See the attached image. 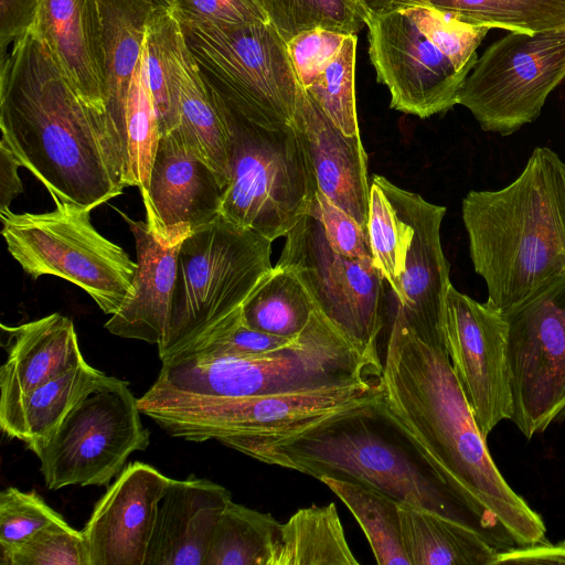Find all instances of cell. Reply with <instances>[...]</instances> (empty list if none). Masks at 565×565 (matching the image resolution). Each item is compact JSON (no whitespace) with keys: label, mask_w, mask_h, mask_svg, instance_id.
Wrapping results in <instances>:
<instances>
[{"label":"cell","mask_w":565,"mask_h":565,"mask_svg":"<svg viewBox=\"0 0 565 565\" xmlns=\"http://www.w3.org/2000/svg\"><path fill=\"white\" fill-rule=\"evenodd\" d=\"M312 207L330 246L337 253L351 258L373 260L367 231L352 216L319 191Z\"/></svg>","instance_id":"obj_42"},{"label":"cell","mask_w":565,"mask_h":565,"mask_svg":"<svg viewBox=\"0 0 565 565\" xmlns=\"http://www.w3.org/2000/svg\"><path fill=\"white\" fill-rule=\"evenodd\" d=\"M268 21L288 43L299 33L323 28L355 34L365 26L359 0H258Z\"/></svg>","instance_id":"obj_36"},{"label":"cell","mask_w":565,"mask_h":565,"mask_svg":"<svg viewBox=\"0 0 565 565\" xmlns=\"http://www.w3.org/2000/svg\"><path fill=\"white\" fill-rule=\"evenodd\" d=\"M140 415L138 398L126 381L86 396L36 455L45 486L50 490L108 486L128 457L150 444Z\"/></svg>","instance_id":"obj_14"},{"label":"cell","mask_w":565,"mask_h":565,"mask_svg":"<svg viewBox=\"0 0 565 565\" xmlns=\"http://www.w3.org/2000/svg\"><path fill=\"white\" fill-rule=\"evenodd\" d=\"M369 55L390 107L419 118L458 104L466 77L419 29L406 6L366 13Z\"/></svg>","instance_id":"obj_15"},{"label":"cell","mask_w":565,"mask_h":565,"mask_svg":"<svg viewBox=\"0 0 565 565\" xmlns=\"http://www.w3.org/2000/svg\"><path fill=\"white\" fill-rule=\"evenodd\" d=\"M348 34L323 28L303 31L291 39L288 50L303 88H308L340 49Z\"/></svg>","instance_id":"obj_44"},{"label":"cell","mask_w":565,"mask_h":565,"mask_svg":"<svg viewBox=\"0 0 565 565\" xmlns=\"http://www.w3.org/2000/svg\"><path fill=\"white\" fill-rule=\"evenodd\" d=\"M427 4L489 29L535 33L565 28V0H396Z\"/></svg>","instance_id":"obj_33"},{"label":"cell","mask_w":565,"mask_h":565,"mask_svg":"<svg viewBox=\"0 0 565 565\" xmlns=\"http://www.w3.org/2000/svg\"><path fill=\"white\" fill-rule=\"evenodd\" d=\"M61 518L36 492L6 488L0 493V550L22 543Z\"/></svg>","instance_id":"obj_41"},{"label":"cell","mask_w":565,"mask_h":565,"mask_svg":"<svg viewBox=\"0 0 565 565\" xmlns=\"http://www.w3.org/2000/svg\"><path fill=\"white\" fill-rule=\"evenodd\" d=\"M41 0H0L1 60L14 42L33 30Z\"/></svg>","instance_id":"obj_45"},{"label":"cell","mask_w":565,"mask_h":565,"mask_svg":"<svg viewBox=\"0 0 565 565\" xmlns=\"http://www.w3.org/2000/svg\"><path fill=\"white\" fill-rule=\"evenodd\" d=\"M367 234L374 265L391 286L397 303L402 302V276L414 228L407 190L382 175H373L371 181Z\"/></svg>","instance_id":"obj_30"},{"label":"cell","mask_w":565,"mask_h":565,"mask_svg":"<svg viewBox=\"0 0 565 565\" xmlns=\"http://www.w3.org/2000/svg\"><path fill=\"white\" fill-rule=\"evenodd\" d=\"M382 397L383 374L247 397L199 396L149 387L138 398V406L141 414L173 437L195 443L213 439L256 459L276 443Z\"/></svg>","instance_id":"obj_5"},{"label":"cell","mask_w":565,"mask_h":565,"mask_svg":"<svg viewBox=\"0 0 565 565\" xmlns=\"http://www.w3.org/2000/svg\"><path fill=\"white\" fill-rule=\"evenodd\" d=\"M280 522L230 501L216 526L204 565H269Z\"/></svg>","instance_id":"obj_34"},{"label":"cell","mask_w":565,"mask_h":565,"mask_svg":"<svg viewBox=\"0 0 565 565\" xmlns=\"http://www.w3.org/2000/svg\"><path fill=\"white\" fill-rule=\"evenodd\" d=\"M382 402L439 475L518 545L546 540L539 513L505 481L446 350L395 315L383 363Z\"/></svg>","instance_id":"obj_1"},{"label":"cell","mask_w":565,"mask_h":565,"mask_svg":"<svg viewBox=\"0 0 565 565\" xmlns=\"http://www.w3.org/2000/svg\"><path fill=\"white\" fill-rule=\"evenodd\" d=\"M231 492L205 478L171 479L159 502L145 565H204Z\"/></svg>","instance_id":"obj_21"},{"label":"cell","mask_w":565,"mask_h":565,"mask_svg":"<svg viewBox=\"0 0 565 565\" xmlns=\"http://www.w3.org/2000/svg\"><path fill=\"white\" fill-rule=\"evenodd\" d=\"M7 359L0 369V405L9 403L63 373L86 364L73 321L54 312L9 327Z\"/></svg>","instance_id":"obj_24"},{"label":"cell","mask_w":565,"mask_h":565,"mask_svg":"<svg viewBox=\"0 0 565 565\" xmlns=\"http://www.w3.org/2000/svg\"><path fill=\"white\" fill-rule=\"evenodd\" d=\"M180 25L203 79L230 109L265 128L294 126L302 86L269 21Z\"/></svg>","instance_id":"obj_8"},{"label":"cell","mask_w":565,"mask_h":565,"mask_svg":"<svg viewBox=\"0 0 565 565\" xmlns=\"http://www.w3.org/2000/svg\"><path fill=\"white\" fill-rule=\"evenodd\" d=\"M151 3L154 8L160 10H171L173 7V0H146Z\"/></svg>","instance_id":"obj_49"},{"label":"cell","mask_w":565,"mask_h":565,"mask_svg":"<svg viewBox=\"0 0 565 565\" xmlns=\"http://www.w3.org/2000/svg\"><path fill=\"white\" fill-rule=\"evenodd\" d=\"M285 237L276 265L298 277L316 310L356 350L380 358L377 338L384 326V278L374 262L337 253L312 205Z\"/></svg>","instance_id":"obj_12"},{"label":"cell","mask_w":565,"mask_h":565,"mask_svg":"<svg viewBox=\"0 0 565 565\" xmlns=\"http://www.w3.org/2000/svg\"><path fill=\"white\" fill-rule=\"evenodd\" d=\"M170 480L143 462L124 468L83 529L89 565H145L159 502Z\"/></svg>","instance_id":"obj_18"},{"label":"cell","mask_w":565,"mask_h":565,"mask_svg":"<svg viewBox=\"0 0 565 565\" xmlns=\"http://www.w3.org/2000/svg\"><path fill=\"white\" fill-rule=\"evenodd\" d=\"M161 362L150 387L211 397L320 388L383 374L380 358L362 354L317 310L286 348L249 356L193 354Z\"/></svg>","instance_id":"obj_6"},{"label":"cell","mask_w":565,"mask_h":565,"mask_svg":"<svg viewBox=\"0 0 565 565\" xmlns=\"http://www.w3.org/2000/svg\"><path fill=\"white\" fill-rule=\"evenodd\" d=\"M108 376L88 363L70 370L26 394L0 405V426L38 455L72 409L93 392L113 385Z\"/></svg>","instance_id":"obj_26"},{"label":"cell","mask_w":565,"mask_h":565,"mask_svg":"<svg viewBox=\"0 0 565 565\" xmlns=\"http://www.w3.org/2000/svg\"><path fill=\"white\" fill-rule=\"evenodd\" d=\"M462 221L487 302L504 311L565 274V162L536 147L503 189L470 191Z\"/></svg>","instance_id":"obj_4"},{"label":"cell","mask_w":565,"mask_h":565,"mask_svg":"<svg viewBox=\"0 0 565 565\" xmlns=\"http://www.w3.org/2000/svg\"><path fill=\"white\" fill-rule=\"evenodd\" d=\"M45 213L0 212L8 252L33 279L53 275L116 313L132 290L137 262L92 224L90 210L55 201Z\"/></svg>","instance_id":"obj_10"},{"label":"cell","mask_w":565,"mask_h":565,"mask_svg":"<svg viewBox=\"0 0 565 565\" xmlns=\"http://www.w3.org/2000/svg\"><path fill=\"white\" fill-rule=\"evenodd\" d=\"M365 12L377 13L391 8L396 0H359Z\"/></svg>","instance_id":"obj_48"},{"label":"cell","mask_w":565,"mask_h":565,"mask_svg":"<svg viewBox=\"0 0 565 565\" xmlns=\"http://www.w3.org/2000/svg\"><path fill=\"white\" fill-rule=\"evenodd\" d=\"M407 204L414 234L402 276L404 298L397 303L395 315L423 340L446 350L444 318L451 286L440 241L446 207L411 191H407Z\"/></svg>","instance_id":"obj_19"},{"label":"cell","mask_w":565,"mask_h":565,"mask_svg":"<svg viewBox=\"0 0 565 565\" xmlns=\"http://www.w3.org/2000/svg\"><path fill=\"white\" fill-rule=\"evenodd\" d=\"M512 420L531 439L565 417V274L502 311Z\"/></svg>","instance_id":"obj_13"},{"label":"cell","mask_w":565,"mask_h":565,"mask_svg":"<svg viewBox=\"0 0 565 565\" xmlns=\"http://www.w3.org/2000/svg\"><path fill=\"white\" fill-rule=\"evenodd\" d=\"M360 524L379 565H412L405 550L398 502L367 486L321 478Z\"/></svg>","instance_id":"obj_32"},{"label":"cell","mask_w":565,"mask_h":565,"mask_svg":"<svg viewBox=\"0 0 565 565\" xmlns=\"http://www.w3.org/2000/svg\"><path fill=\"white\" fill-rule=\"evenodd\" d=\"M224 109L232 147L221 215L274 242L309 213L316 199L310 159L295 126L269 129L225 104Z\"/></svg>","instance_id":"obj_9"},{"label":"cell","mask_w":565,"mask_h":565,"mask_svg":"<svg viewBox=\"0 0 565 565\" xmlns=\"http://www.w3.org/2000/svg\"><path fill=\"white\" fill-rule=\"evenodd\" d=\"M256 460L376 489L458 522L498 550L518 545L481 515L434 468L380 402L339 415L262 451Z\"/></svg>","instance_id":"obj_3"},{"label":"cell","mask_w":565,"mask_h":565,"mask_svg":"<svg viewBox=\"0 0 565 565\" xmlns=\"http://www.w3.org/2000/svg\"><path fill=\"white\" fill-rule=\"evenodd\" d=\"M182 30L171 10H156L147 25L143 60L160 134L179 124L174 94V54Z\"/></svg>","instance_id":"obj_35"},{"label":"cell","mask_w":565,"mask_h":565,"mask_svg":"<svg viewBox=\"0 0 565 565\" xmlns=\"http://www.w3.org/2000/svg\"><path fill=\"white\" fill-rule=\"evenodd\" d=\"M2 565H89L83 531L64 518L45 525L28 540L1 551Z\"/></svg>","instance_id":"obj_38"},{"label":"cell","mask_w":565,"mask_h":565,"mask_svg":"<svg viewBox=\"0 0 565 565\" xmlns=\"http://www.w3.org/2000/svg\"><path fill=\"white\" fill-rule=\"evenodd\" d=\"M316 307L298 277L274 266L242 308L246 326L284 338H297L308 326Z\"/></svg>","instance_id":"obj_31"},{"label":"cell","mask_w":565,"mask_h":565,"mask_svg":"<svg viewBox=\"0 0 565 565\" xmlns=\"http://www.w3.org/2000/svg\"><path fill=\"white\" fill-rule=\"evenodd\" d=\"M21 167L9 148L0 141V212L10 210L11 202L23 192L18 173Z\"/></svg>","instance_id":"obj_47"},{"label":"cell","mask_w":565,"mask_h":565,"mask_svg":"<svg viewBox=\"0 0 565 565\" xmlns=\"http://www.w3.org/2000/svg\"><path fill=\"white\" fill-rule=\"evenodd\" d=\"M294 126L310 159L318 191L367 231L371 184L360 135H344L303 87Z\"/></svg>","instance_id":"obj_20"},{"label":"cell","mask_w":565,"mask_h":565,"mask_svg":"<svg viewBox=\"0 0 565 565\" xmlns=\"http://www.w3.org/2000/svg\"><path fill=\"white\" fill-rule=\"evenodd\" d=\"M33 30L78 94L106 115L99 0H41Z\"/></svg>","instance_id":"obj_22"},{"label":"cell","mask_w":565,"mask_h":565,"mask_svg":"<svg viewBox=\"0 0 565 565\" xmlns=\"http://www.w3.org/2000/svg\"><path fill=\"white\" fill-rule=\"evenodd\" d=\"M334 503L299 509L280 523L269 565H356Z\"/></svg>","instance_id":"obj_29"},{"label":"cell","mask_w":565,"mask_h":565,"mask_svg":"<svg viewBox=\"0 0 565 565\" xmlns=\"http://www.w3.org/2000/svg\"><path fill=\"white\" fill-rule=\"evenodd\" d=\"M271 243L222 215L181 243L169 327L158 347L161 361L242 310L274 268Z\"/></svg>","instance_id":"obj_7"},{"label":"cell","mask_w":565,"mask_h":565,"mask_svg":"<svg viewBox=\"0 0 565 565\" xmlns=\"http://www.w3.org/2000/svg\"><path fill=\"white\" fill-rule=\"evenodd\" d=\"M224 186L177 129L161 135L142 201L146 223L162 243H182L221 216Z\"/></svg>","instance_id":"obj_17"},{"label":"cell","mask_w":565,"mask_h":565,"mask_svg":"<svg viewBox=\"0 0 565 565\" xmlns=\"http://www.w3.org/2000/svg\"><path fill=\"white\" fill-rule=\"evenodd\" d=\"M125 218L136 242L137 269L131 292L105 328L114 335L159 347L169 327L181 243H162L146 222Z\"/></svg>","instance_id":"obj_23"},{"label":"cell","mask_w":565,"mask_h":565,"mask_svg":"<svg viewBox=\"0 0 565 565\" xmlns=\"http://www.w3.org/2000/svg\"><path fill=\"white\" fill-rule=\"evenodd\" d=\"M508 321L488 302L449 287L445 345L457 380L482 435L513 413L507 361Z\"/></svg>","instance_id":"obj_16"},{"label":"cell","mask_w":565,"mask_h":565,"mask_svg":"<svg viewBox=\"0 0 565 565\" xmlns=\"http://www.w3.org/2000/svg\"><path fill=\"white\" fill-rule=\"evenodd\" d=\"M0 128V141L54 202L93 211L126 188L106 115L78 94L34 30L1 60Z\"/></svg>","instance_id":"obj_2"},{"label":"cell","mask_w":565,"mask_h":565,"mask_svg":"<svg viewBox=\"0 0 565 565\" xmlns=\"http://www.w3.org/2000/svg\"><path fill=\"white\" fill-rule=\"evenodd\" d=\"M99 4L104 42L105 109L116 148V131L124 115L135 70L141 58L147 25L152 13L160 9L146 0H99Z\"/></svg>","instance_id":"obj_27"},{"label":"cell","mask_w":565,"mask_h":565,"mask_svg":"<svg viewBox=\"0 0 565 565\" xmlns=\"http://www.w3.org/2000/svg\"><path fill=\"white\" fill-rule=\"evenodd\" d=\"M356 44L358 36L348 34L323 71L305 88L347 136L360 135L355 103Z\"/></svg>","instance_id":"obj_37"},{"label":"cell","mask_w":565,"mask_h":565,"mask_svg":"<svg viewBox=\"0 0 565 565\" xmlns=\"http://www.w3.org/2000/svg\"><path fill=\"white\" fill-rule=\"evenodd\" d=\"M466 77L458 104L484 131L509 136L540 116L565 79V28L512 31L493 42Z\"/></svg>","instance_id":"obj_11"},{"label":"cell","mask_w":565,"mask_h":565,"mask_svg":"<svg viewBox=\"0 0 565 565\" xmlns=\"http://www.w3.org/2000/svg\"><path fill=\"white\" fill-rule=\"evenodd\" d=\"M565 564V541L552 544L547 540L500 550L498 564Z\"/></svg>","instance_id":"obj_46"},{"label":"cell","mask_w":565,"mask_h":565,"mask_svg":"<svg viewBox=\"0 0 565 565\" xmlns=\"http://www.w3.org/2000/svg\"><path fill=\"white\" fill-rule=\"evenodd\" d=\"M177 129L188 146L215 172L224 189L230 180L232 137L224 104L205 83L183 33L174 54Z\"/></svg>","instance_id":"obj_25"},{"label":"cell","mask_w":565,"mask_h":565,"mask_svg":"<svg viewBox=\"0 0 565 565\" xmlns=\"http://www.w3.org/2000/svg\"><path fill=\"white\" fill-rule=\"evenodd\" d=\"M399 6L407 7L419 29L458 71L470 73L478 61L477 49L489 28L470 24L427 4Z\"/></svg>","instance_id":"obj_39"},{"label":"cell","mask_w":565,"mask_h":565,"mask_svg":"<svg viewBox=\"0 0 565 565\" xmlns=\"http://www.w3.org/2000/svg\"><path fill=\"white\" fill-rule=\"evenodd\" d=\"M179 23L245 24L268 21L258 0H173Z\"/></svg>","instance_id":"obj_43"},{"label":"cell","mask_w":565,"mask_h":565,"mask_svg":"<svg viewBox=\"0 0 565 565\" xmlns=\"http://www.w3.org/2000/svg\"><path fill=\"white\" fill-rule=\"evenodd\" d=\"M297 338H284L249 328L244 323L242 310H239L169 359L193 354L258 355L286 348L292 344Z\"/></svg>","instance_id":"obj_40"},{"label":"cell","mask_w":565,"mask_h":565,"mask_svg":"<svg viewBox=\"0 0 565 565\" xmlns=\"http://www.w3.org/2000/svg\"><path fill=\"white\" fill-rule=\"evenodd\" d=\"M398 508L412 565H495L500 550L473 530L412 504Z\"/></svg>","instance_id":"obj_28"}]
</instances>
